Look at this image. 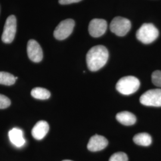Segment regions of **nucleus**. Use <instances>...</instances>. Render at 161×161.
<instances>
[{"instance_id": "f257e3e1", "label": "nucleus", "mask_w": 161, "mask_h": 161, "mask_svg": "<svg viewBox=\"0 0 161 161\" xmlns=\"http://www.w3.org/2000/svg\"><path fill=\"white\" fill-rule=\"evenodd\" d=\"M109 52L103 46L92 47L87 53L86 64L90 70L95 72L103 68L108 62Z\"/></svg>"}, {"instance_id": "f03ea898", "label": "nucleus", "mask_w": 161, "mask_h": 161, "mask_svg": "<svg viewBox=\"0 0 161 161\" xmlns=\"http://www.w3.org/2000/svg\"><path fill=\"white\" fill-rule=\"evenodd\" d=\"M140 86L138 78L133 76H127L118 81L116 88L123 95H130L136 92Z\"/></svg>"}, {"instance_id": "7ed1b4c3", "label": "nucleus", "mask_w": 161, "mask_h": 161, "mask_svg": "<svg viewBox=\"0 0 161 161\" xmlns=\"http://www.w3.org/2000/svg\"><path fill=\"white\" fill-rule=\"evenodd\" d=\"M159 31L152 23H144L138 29L136 37L138 40L145 44H149L158 38Z\"/></svg>"}, {"instance_id": "20e7f679", "label": "nucleus", "mask_w": 161, "mask_h": 161, "mask_svg": "<svg viewBox=\"0 0 161 161\" xmlns=\"http://www.w3.org/2000/svg\"><path fill=\"white\" fill-rule=\"evenodd\" d=\"M131 27V22L122 17H116L112 20L110 25V31L119 36H123L130 31Z\"/></svg>"}, {"instance_id": "39448f33", "label": "nucleus", "mask_w": 161, "mask_h": 161, "mask_svg": "<svg viewBox=\"0 0 161 161\" xmlns=\"http://www.w3.org/2000/svg\"><path fill=\"white\" fill-rule=\"evenodd\" d=\"M75 24V21L71 19H68L62 21L54 31V38L58 40L66 39L72 33Z\"/></svg>"}, {"instance_id": "423d86ee", "label": "nucleus", "mask_w": 161, "mask_h": 161, "mask_svg": "<svg viewBox=\"0 0 161 161\" xmlns=\"http://www.w3.org/2000/svg\"><path fill=\"white\" fill-rule=\"evenodd\" d=\"M140 103L144 106L161 107V89L156 88L147 91L140 98Z\"/></svg>"}, {"instance_id": "0eeeda50", "label": "nucleus", "mask_w": 161, "mask_h": 161, "mask_svg": "<svg viewBox=\"0 0 161 161\" xmlns=\"http://www.w3.org/2000/svg\"><path fill=\"white\" fill-rule=\"evenodd\" d=\"M17 29V20L14 15L7 17L1 39L3 42L10 44L14 40Z\"/></svg>"}, {"instance_id": "6e6552de", "label": "nucleus", "mask_w": 161, "mask_h": 161, "mask_svg": "<svg viewBox=\"0 0 161 161\" xmlns=\"http://www.w3.org/2000/svg\"><path fill=\"white\" fill-rule=\"evenodd\" d=\"M108 27L107 22L102 19H94L90 22L88 31L91 36L98 38L105 33Z\"/></svg>"}, {"instance_id": "1a4fd4ad", "label": "nucleus", "mask_w": 161, "mask_h": 161, "mask_svg": "<svg viewBox=\"0 0 161 161\" xmlns=\"http://www.w3.org/2000/svg\"><path fill=\"white\" fill-rule=\"evenodd\" d=\"M27 53L29 59L35 63H39L42 60L43 52L39 43L31 40L27 44Z\"/></svg>"}, {"instance_id": "9d476101", "label": "nucleus", "mask_w": 161, "mask_h": 161, "mask_svg": "<svg viewBox=\"0 0 161 161\" xmlns=\"http://www.w3.org/2000/svg\"><path fill=\"white\" fill-rule=\"evenodd\" d=\"M108 141L102 136L94 135L92 137L87 145V148L92 152H97L104 149L107 147Z\"/></svg>"}, {"instance_id": "9b49d317", "label": "nucleus", "mask_w": 161, "mask_h": 161, "mask_svg": "<svg viewBox=\"0 0 161 161\" xmlns=\"http://www.w3.org/2000/svg\"><path fill=\"white\" fill-rule=\"evenodd\" d=\"M49 131V125L45 121H38L32 130V137L38 140H41L47 135Z\"/></svg>"}, {"instance_id": "f8f14e48", "label": "nucleus", "mask_w": 161, "mask_h": 161, "mask_svg": "<svg viewBox=\"0 0 161 161\" xmlns=\"http://www.w3.org/2000/svg\"><path fill=\"white\" fill-rule=\"evenodd\" d=\"M8 137L12 143L18 147L23 146L25 143L23 131L19 128H14L12 129L8 132Z\"/></svg>"}, {"instance_id": "ddd939ff", "label": "nucleus", "mask_w": 161, "mask_h": 161, "mask_svg": "<svg viewBox=\"0 0 161 161\" xmlns=\"http://www.w3.org/2000/svg\"><path fill=\"white\" fill-rule=\"evenodd\" d=\"M116 118L117 121L124 125H132L136 122V116L128 111L118 113L116 116Z\"/></svg>"}, {"instance_id": "4468645a", "label": "nucleus", "mask_w": 161, "mask_h": 161, "mask_svg": "<svg viewBox=\"0 0 161 161\" xmlns=\"http://www.w3.org/2000/svg\"><path fill=\"white\" fill-rule=\"evenodd\" d=\"M133 141L137 145L142 146H149L152 143V139L149 134L142 132L134 136L133 137Z\"/></svg>"}, {"instance_id": "2eb2a0df", "label": "nucleus", "mask_w": 161, "mask_h": 161, "mask_svg": "<svg viewBox=\"0 0 161 161\" xmlns=\"http://www.w3.org/2000/svg\"><path fill=\"white\" fill-rule=\"evenodd\" d=\"M31 94L33 97L39 100H46L51 96L50 92L48 90L41 87L34 88L32 90Z\"/></svg>"}, {"instance_id": "dca6fc26", "label": "nucleus", "mask_w": 161, "mask_h": 161, "mask_svg": "<svg viewBox=\"0 0 161 161\" xmlns=\"http://www.w3.org/2000/svg\"><path fill=\"white\" fill-rule=\"evenodd\" d=\"M15 76L13 75L6 72H0V84L4 86H12L16 82Z\"/></svg>"}, {"instance_id": "f3484780", "label": "nucleus", "mask_w": 161, "mask_h": 161, "mask_svg": "<svg viewBox=\"0 0 161 161\" xmlns=\"http://www.w3.org/2000/svg\"><path fill=\"white\" fill-rule=\"evenodd\" d=\"M128 158L124 152H117L110 156L109 161H128Z\"/></svg>"}, {"instance_id": "a211bd4d", "label": "nucleus", "mask_w": 161, "mask_h": 161, "mask_svg": "<svg viewBox=\"0 0 161 161\" xmlns=\"http://www.w3.org/2000/svg\"><path fill=\"white\" fill-rule=\"evenodd\" d=\"M153 84L161 89V70H156L152 75Z\"/></svg>"}, {"instance_id": "6ab92c4d", "label": "nucleus", "mask_w": 161, "mask_h": 161, "mask_svg": "<svg viewBox=\"0 0 161 161\" xmlns=\"http://www.w3.org/2000/svg\"><path fill=\"white\" fill-rule=\"evenodd\" d=\"M11 104L10 100L6 96L0 94V109L7 108Z\"/></svg>"}, {"instance_id": "aec40b11", "label": "nucleus", "mask_w": 161, "mask_h": 161, "mask_svg": "<svg viewBox=\"0 0 161 161\" xmlns=\"http://www.w3.org/2000/svg\"><path fill=\"white\" fill-rule=\"evenodd\" d=\"M82 0H58V3L60 4L66 5V4H70L75 3H78Z\"/></svg>"}, {"instance_id": "412c9836", "label": "nucleus", "mask_w": 161, "mask_h": 161, "mask_svg": "<svg viewBox=\"0 0 161 161\" xmlns=\"http://www.w3.org/2000/svg\"><path fill=\"white\" fill-rule=\"evenodd\" d=\"M70 161V160H64V161Z\"/></svg>"}]
</instances>
